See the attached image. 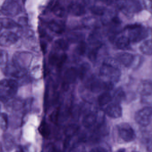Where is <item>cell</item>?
<instances>
[{"label": "cell", "instance_id": "obj_30", "mask_svg": "<svg viewBox=\"0 0 152 152\" xmlns=\"http://www.w3.org/2000/svg\"><path fill=\"white\" fill-rule=\"evenodd\" d=\"M59 109H58L53 112L51 114L50 116V119L53 123L57 124L59 120Z\"/></svg>", "mask_w": 152, "mask_h": 152}, {"label": "cell", "instance_id": "obj_1", "mask_svg": "<svg viewBox=\"0 0 152 152\" xmlns=\"http://www.w3.org/2000/svg\"><path fill=\"white\" fill-rule=\"evenodd\" d=\"M119 63L116 58H109L104 61L101 69L100 75L106 81L115 84L117 83L121 76V72L119 66Z\"/></svg>", "mask_w": 152, "mask_h": 152}, {"label": "cell", "instance_id": "obj_24", "mask_svg": "<svg viewBox=\"0 0 152 152\" xmlns=\"http://www.w3.org/2000/svg\"><path fill=\"white\" fill-rule=\"evenodd\" d=\"M51 10L55 16L59 18H62L65 15V9L58 2L54 4L51 8Z\"/></svg>", "mask_w": 152, "mask_h": 152}, {"label": "cell", "instance_id": "obj_19", "mask_svg": "<svg viewBox=\"0 0 152 152\" xmlns=\"http://www.w3.org/2000/svg\"><path fill=\"white\" fill-rule=\"evenodd\" d=\"M0 23L1 28L6 29H12L20 27L17 22L10 18H1L0 20Z\"/></svg>", "mask_w": 152, "mask_h": 152}, {"label": "cell", "instance_id": "obj_16", "mask_svg": "<svg viewBox=\"0 0 152 152\" xmlns=\"http://www.w3.org/2000/svg\"><path fill=\"white\" fill-rule=\"evenodd\" d=\"M131 41L129 37L121 36L118 37L115 42V45L117 49L121 50H128L131 48Z\"/></svg>", "mask_w": 152, "mask_h": 152}, {"label": "cell", "instance_id": "obj_35", "mask_svg": "<svg viewBox=\"0 0 152 152\" xmlns=\"http://www.w3.org/2000/svg\"><path fill=\"white\" fill-rule=\"evenodd\" d=\"M90 152H108L106 149L101 147H95L92 149Z\"/></svg>", "mask_w": 152, "mask_h": 152}, {"label": "cell", "instance_id": "obj_28", "mask_svg": "<svg viewBox=\"0 0 152 152\" xmlns=\"http://www.w3.org/2000/svg\"><path fill=\"white\" fill-rule=\"evenodd\" d=\"M141 102L147 106L152 107V94L141 96Z\"/></svg>", "mask_w": 152, "mask_h": 152}, {"label": "cell", "instance_id": "obj_12", "mask_svg": "<svg viewBox=\"0 0 152 152\" xmlns=\"http://www.w3.org/2000/svg\"><path fill=\"white\" fill-rule=\"evenodd\" d=\"M137 91L141 96L152 94V80L149 79L142 80L138 84Z\"/></svg>", "mask_w": 152, "mask_h": 152}, {"label": "cell", "instance_id": "obj_33", "mask_svg": "<svg viewBox=\"0 0 152 152\" xmlns=\"http://www.w3.org/2000/svg\"><path fill=\"white\" fill-rule=\"evenodd\" d=\"M7 137L4 138V143H5V147L8 149H10L12 146V139H11V137L7 136Z\"/></svg>", "mask_w": 152, "mask_h": 152}, {"label": "cell", "instance_id": "obj_27", "mask_svg": "<svg viewBox=\"0 0 152 152\" xmlns=\"http://www.w3.org/2000/svg\"><path fill=\"white\" fill-rule=\"evenodd\" d=\"M8 118L7 114L4 113H1V128L3 131H6L8 128Z\"/></svg>", "mask_w": 152, "mask_h": 152}, {"label": "cell", "instance_id": "obj_23", "mask_svg": "<svg viewBox=\"0 0 152 152\" xmlns=\"http://www.w3.org/2000/svg\"><path fill=\"white\" fill-rule=\"evenodd\" d=\"M79 126L76 124L69 125L65 128L64 134L67 137L70 138L75 135L79 129Z\"/></svg>", "mask_w": 152, "mask_h": 152}, {"label": "cell", "instance_id": "obj_4", "mask_svg": "<svg viewBox=\"0 0 152 152\" xmlns=\"http://www.w3.org/2000/svg\"><path fill=\"white\" fill-rule=\"evenodd\" d=\"M21 10L20 5L16 0H5L1 6V12L7 17H15L19 14Z\"/></svg>", "mask_w": 152, "mask_h": 152}, {"label": "cell", "instance_id": "obj_5", "mask_svg": "<svg viewBox=\"0 0 152 152\" xmlns=\"http://www.w3.org/2000/svg\"><path fill=\"white\" fill-rule=\"evenodd\" d=\"M117 129L120 137L125 142H129L135 139L134 130L128 123H120L117 126Z\"/></svg>", "mask_w": 152, "mask_h": 152}, {"label": "cell", "instance_id": "obj_34", "mask_svg": "<svg viewBox=\"0 0 152 152\" xmlns=\"http://www.w3.org/2000/svg\"><path fill=\"white\" fill-rule=\"evenodd\" d=\"M27 22V20L26 17H20L18 19V23L20 26H21L22 25H26Z\"/></svg>", "mask_w": 152, "mask_h": 152}, {"label": "cell", "instance_id": "obj_29", "mask_svg": "<svg viewBox=\"0 0 152 152\" xmlns=\"http://www.w3.org/2000/svg\"><path fill=\"white\" fill-rule=\"evenodd\" d=\"M86 50V45L85 43L83 42H81L77 47L76 51L77 54L80 56H82L84 54Z\"/></svg>", "mask_w": 152, "mask_h": 152}, {"label": "cell", "instance_id": "obj_38", "mask_svg": "<svg viewBox=\"0 0 152 152\" xmlns=\"http://www.w3.org/2000/svg\"><path fill=\"white\" fill-rule=\"evenodd\" d=\"M113 22H115L116 23H120V20L118 18H114L113 19Z\"/></svg>", "mask_w": 152, "mask_h": 152}, {"label": "cell", "instance_id": "obj_3", "mask_svg": "<svg viewBox=\"0 0 152 152\" xmlns=\"http://www.w3.org/2000/svg\"><path fill=\"white\" fill-rule=\"evenodd\" d=\"M18 90L17 82L13 80L3 79L0 84L1 102H6L14 96Z\"/></svg>", "mask_w": 152, "mask_h": 152}, {"label": "cell", "instance_id": "obj_13", "mask_svg": "<svg viewBox=\"0 0 152 152\" xmlns=\"http://www.w3.org/2000/svg\"><path fill=\"white\" fill-rule=\"evenodd\" d=\"M78 75V71L76 69L72 67L68 69L65 71L63 77V84L64 86H68L70 84L74 83Z\"/></svg>", "mask_w": 152, "mask_h": 152}, {"label": "cell", "instance_id": "obj_22", "mask_svg": "<svg viewBox=\"0 0 152 152\" xmlns=\"http://www.w3.org/2000/svg\"><path fill=\"white\" fill-rule=\"evenodd\" d=\"M40 134L45 139L50 137L51 135V129L48 124L45 121H43L38 128Z\"/></svg>", "mask_w": 152, "mask_h": 152}, {"label": "cell", "instance_id": "obj_31", "mask_svg": "<svg viewBox=\"0 0 152 152\" xmlns=\"http://www.w3.org/2000/svg\"><path fill=\"white\" fill-rule=\"evenodd\" d=\"M91 11L92 13L97 15H102L104 13V10L102 8L98 6H93Z\"/></svg>", "mask_w": 152, "mask_h": 152}, {"label": "cell", "instance_id": "obj_2", "mask_svg": "<svg viewBox=\"0 0 152 152\" xmlns=\"http://www.w3.org/2000/svg\"><path fill=\"white\" fill-rule=\"evenodd\" d=\"M115 58L119 64L127 68L137 69L142 65L143 59L140 55H135L128 52L118 53L116 54Z\"/></svg>", "mask_w": 152, "mask_h": 152}, {"label": "cell", "instance_id": "obj_26", "mask_svg": "<svg viewBox=\"0 0 152 152\" xmlns=\"http://www.w3.org/2000/svg\"><path fill=\"white\" fill-rule=\"evenodd\" d=\"M54 46L55 49L64 52L68 50V44L64 39H59L54 42Z\"/></svg>", "mask_w": 152, "mask_h": 152}, {"label": "cell", "instance_id": "obj_41", "mask_svg": "<svg viewBox=\"0 0 152 152\" xmlns=\"http://www.w3.org/2000/svg\"><path fill=\"white\" fill-rule=\"evenodd\" d=\"M15 152H23L21 150H19V151H16Z\"/></svg>", "mask_w": 152, "mask_h": 152}, {"label": "cell", "instance_id": "obj_39", "mask_svg": "<svg viewBox=\"0 0 152 152\" xmlns=\"http://www.w3.org/2000/svg\"><path fill=\"white\" fill-rule=\"evenodd\" d=\"M54 151H55V150L54 149L53 147H51L49 149V152H54Z\"/></svg>", "mask_w": 152, "mask_h": 152}, {"label": "cell", "instance_id": "obj_7", "mask_svg": "<svg viewBox=\"0 0 152 152\" xmlns=\"http://www.w3.org/2000/svg\"><path fill=\"white\" fill-rule=\"evenodd\" d=\"M32 58V55L29 53H16L13 57V64L17 67L26 70L31 64Z\"/></svg>", "mask_w": 152, "mask_h": 152}, {"label": "cell", "instance_id": "obj_8", "mask_svg": "<svg viewBox=\"0 0 152 152\" xmlns=\"http://www.w3.org/2000/svg\"><path fill=\"white\" fill-rule=\"evenodd\" d=\"M67 59V55L65 53L54 51L50 53L49 62L52 66L60 68L66 62Z\"/></svg>", "mask_w": 152, "mask_h": 152}, {"label": "cell", "instance_id": "obj_42", "mask_svg": "<svg viewBox=\"0 0 152 152\" xmlns=\"http://www.w3.org/2000/svg\"><path fill=\"white\" fill-rule=\"evenodd\" d=\"M132 152H137V151H133Z\"/></svg>", "mask_w": 152, "mask_h": 152}, {"label": "cell", "instance_id": "obj_37", "mask_svg": "<svg viewBox=\"0 0 152 152\" xmlns=\"http://www.w3.org/2000/svg\"><path fill=\"white\" fill-rule=\"evenodd\" d=\"M41 47H42L43 51L44 52L46 51V49H47V44L46 42L42 41L41 42Z\"/></svg>", "mask_w": 152, "mask_h": 152}, {"label": "cell", "instance_id": "obj_21", "mask_svg": "<svg viewBox=\"0 0 152 152\" xmlns=\"http://www.w3.org/2000/svg\"><path fill=\"white\" fill-rule=\"evenodd\" d=\"M112 100V96L108 91L101 94L98 98V102L100 106H105Z\"/></svg>", "mask_w": 152, "mask_h": 152}, {"label": "cell", "instance_id": "obj_17", "mask_svg": "<svg viewBox=\"0 0 152 152\" xmlns=\"http://www.w3.org/2000/svg\"><path fill=\"white\" fill-rule=\"evenodd\" d=\"M89 87L92 92L95 93H99L101 90L106 89V83L105 81L95 79L91 80Z\"/></svg>", "mask_w": 152, "mask_h": 152}, {"label": "cell", "instance_id": "obj_20", "mask_svg": "<svg viewBox=\"0 0 152 152\" xmlns=\"http://www.w3.org/2000/svg\"><path fill=\"white\" fill-rule=\"evenodd\" d=\"M140 51L147 56L152 55V39L145 41L139 47Z\"/></svg>", "mask_w": 152, "mask_h": 152}, {"label": "cell", "instance_id": "obj_32", "mask_svg": "<svg viewBox=\"0 0 152 152\" xmlns=\"http://www.w3.org/2000/svg\"><path fill=\"white\" fill-rule=\"evenodd\" d=\"M8 55L7 53L4 50H1V57H0V61H1V66L3 65H5L7 63V59H8Z\"/></svg>", "mask_w": 152, "mask_h": 152}, {"label": "cell", "instance_id": "obj_6", "mask_svg": "<svg viewBox=\"0 0 152 152\" xmlns=\"http://www.w3.org/2000/svg\"><path fill=\"white\" fill-rule=\"evenodd\" d=\"M152 118V107L146 106L136 113L135 120L137 124L142 126H148L151 123Z\"/></svg>", "mask_w": 152, "mask_h": 152}, {"label": "cell", "instance_id": "obj_18", "mask_svg": "<svg viewBox=\"0 0 152 152\" xmlns=\"http://www.w3.org/2000/svg\"><path fill=\"white\" fill-rule=\"evenodd\" d=\"M98 121V116L95 113L91 112L87 114L83 120V124L86 128H91L95 125Z\"/></svg>", "mask_w": 152, "mask_h": 152}, {"label": "cell", "instance_id": "obj_11", "mask_svg": "<svg viewBox=\"0 0 152 152\" xmlns=\"http://www.w3.org/2000/svg\"><path fill=\"white\" fill-rule=\"evenodd\" d=\"M18 39V35L12 32H4L1 34L0 44L3 46H9L15 43Z\"/></svg>", "mask_w": 152, "mask_h": 152}, {"label": "cell", "instance_id": "obj_10", "mask_svg": "<svg viewBox=\"0 0 152 152\" xmlns=\"http://www.w3.org/2000/svg\"><path fill=\"white\" fill-rule=\"evenodd\" d=\"M106 114L112 118H119L122 117L123 110L120 103L113 102L109 104L105 109Z\"/></svg>", "mask_w": 152, "mask_h": 152}, {"label": "cell", "instance_id": "obj_40", "mask_svg": "<svg viewBox=\"0 0 152 152\" xmlns=\"http://www.w3.org/2000/svg\"><path fill=\"white\" fill-rule=\"evenodd\" d=\"M126 150L125 149H121L119 150L117 152H125Z\"/></svg>", "mask_w": 152, "mask_h": 152}, {"label": "cell", "instance_id": "obj_15", "mask_svg": "<svg viewBox=\"0 0 152 152\" xmlns=\"http://www.w3.org/2000/svg\"><path fill=\"white\" fill-rule=\"evenodd\" d=\"M68 10L71 15L76 17L83 16L86 13V9L84 6L81 4L78 3L71 4L68 6Z\"/></svg>", "mask_w": 152, "mask_h": 152}, {"label": "cell", "instance_id": "obj_9", "mask_svg": "<svg viewBox=\"0 0 152 152\" xmlns=\"http://www.w3.org/2000/svg\"><path fill=\"white\" fill-rule=\"evenodd\" d=\"M129 40L131 42L138 43L146 38L149 35L148 31L142 28V26L132 30H129Z\"/></svg>", "mask_w": 152, "mask_h": 152}, {"label": "cell", "instance_id": "obj_25", "mask_svg": "<svg viewBox=\"0 0 152 152\" xmlns=\"http://www.w3.org/2000/svg\"><path fill=\"white\" fill-rule=\"evenodd\" d=\"M126 98V94L123 89L121 88H118L115 91L113 95L112 96V99L114 102L120 104L122 101Z\"/></svg>", "mask_w": 152, "mask_h": 152}, {"label": "cell", "instance_id": "obj_36", "mask_svg": "<svg viewBox=\"0 0 152 152\" xmlns=\"http://www.w3.org/2000/svg\"><path fill=\"white\" fill-rule=\"evenodd\" d=\"M141 26H142L141 25H139V24H133V25H129V26H126V29H129V30H132V29H134Z\"/></svg>", "mask_w": 152, "mask_h": 152}, {"label": "cell", "instance_id": "obj_14", "mask_svg": "<svg viewBox=\"0 0 152 152\" xmlns=\"http://www.w3.org/2000/svg\"><path fill=\"white\" fill-rule=\"evenodd\" d=\"M47 27L50 30L57 34H61L65 30V25L61 21L51 20L47 23Z\"/></svg>", "mask_w": 152, "mask_h": 152}]
</instances>
